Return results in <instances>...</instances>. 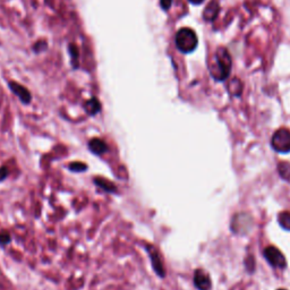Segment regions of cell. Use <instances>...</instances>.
Listing matches in <instances>:
<instances>
[{
  "label": "cell",
  "mask_w": 290,
  "mask_h": 290,
  "mask_svg": "<svg viewBox=\"0 0 290 290\" xmlns=\"http://www.w3.org/2000/svg\"><path fill=\"white\" fill-rule=\"evenodd\" d=\"M279 290H286V289H279Z\"/></svg>",
  "instance_id": "obj_20"
},
{
  "label": "cell",
  "mask_w": 290,
  "mask_h": 290,
  "mask_svg": "<svg viewBox=\"0 0 290 290\" xmlns=\"http://www.w3.org/2000/svg\"><path fill=\"white\" fill-rule=\"evenodd\" d=\"M278 171H279L280 177L286 180L290 179V163L280 162L278 165Z\"/></svg>",
  "instance_id": "obj_12"
},
{
  "label": "cell",
  "mask_w": 290,
  "mask_h": 290,
  "mask_svg": "<svg viewBox=\"0 0 290 290\" xmlns=\"http://www.w3.org/2000/svg\"><path fill=\"white\" fill-rule=\"evenodd\" d=\"M198 44L196 33H195L192 28L184 27L180 28L176 34V46L179 51L183 54H189L196 49Z\"/></svg>",
  "instance_id": "obj_2"
},
{
  "label": "cell",
  "mask_w": 290,
  "mask_h": 290,
  "mask_svg": "<svg viewBox=\"0 0 290 290\" xmlns=\"http://www.w3.org/2000/svg\"><path fill=\"white\" fill-rule=\"evenodd\" d=\"M11 242V235L8 234L7 231H2L0 232V245L5 246Z\"/></svg>",
  "instance_id": "obj_16"
},
{
  "label": "cell",
  "mask_w": 290,
  "mask_h": 290,
  "mask_svg": "<svg viewBox=\"0 0 290 290\" xmlns=\"http://www.w3.org/2000/svg\"><path fill=\"white\" fill-rule=\"evenodd\" d=\"M94 184H96L98 187L103 189V191L107 192V193H116L117 192L116 185L112 184L111 182H109V180H107V179L98 177V178L94 179Z\"/></svg>",
  "instance_id": "obj_9"
},
{
  "label": "cell",
  "mask_w": 290,
  "mask_h": 290,
  "mask_svg": "<svg viewBox=\"0 0 290 290\" xmlns=\"http://www.w3.org/2000/svg\"><path fill=\"white\" fill-rule=\"evenodd\" d=\"M188 2L193 5H199V4H202L204 0H188Z\"/></svg>",
  "instance_id": "obj_19"
},
{
  "label": "cell",
  "mask_w": 290,
  "mask_h": 290,
  "mask_svg": "<svg viewBox=\"0 0 290 290\" xmlns=\"http://www.w3.org/2000/svg\"><path fill=\"white\" fill-rule=\"evenodd\" d=\"M271 145L273 150L280 153H288L290 152V131L287 128H280L274 133L271 140Z\"/></svg>",
  "instance_id": "obj_3"
},
{
  "label": "cell",
  "mask_w": 290,
  "mask_h": 290,
  "mask_svg": "<svg viewBox=\"0 0 290 290\" xmlns=\"http://www.w3.org/2000/svg\"><path fill=\"white\" fill-rule=\"evenodd\" d=\"M219 14V5L217 2H212L204 12V18L206 21H213Z\"/></svg>",
  "instance_id": "obj_11"
},
{
  "label": "cell",
  "mask_w": 290,
  "mask_h": 290,
  "mask_svg": "<svg viewBox=\"0 0 290 290\" xmlns=\"http://www.w3.org/2000/svg\"><path fill=\"white\" fill-rule=\"evenodd\" d=\"M69 54H70V57H72V63H73L74 68L78 67V49H77V47H76L75 45H70L69 46Z\"/></svg>",
  "instance_id": "obj_14"
},
{
  "label": "cell",
  "mask_w": 290,
  "mask_h": 290,
  "mask_svg": "<svg viewBox=\"0 0 290 290\" xmlns=\"http://www.w3.org/2000/svg\"><path fill=\"white\" fill-rule=\"evenodd\" d=\"M68 169L74 173H83V171L88 170V165L83 162H72L68 165Z\"/></svg>",
  "instance_id": "obj_15"
},
{
  "label": "cell",
  "mask_w": 290,
  "mask_h": 290,
  "mask_svg": "<svg viewBox=\"0 0 290 290\" xmlns=\"http://www.w3.org/2000/svg\"><path fill=\"white\" fill-rule=\"evenodd\" d=\"M160 4H161V7L164 11H168V9L171 7V4H173V0H160Z\"/></svg>",
  "instance_id": "obj_18"
},
{
  "label": "cell",
  "mask_w": 290,
  "mask_h": 290,
  "mask_svg": "<svg viewBox=\"0 0 290 290\" xmlns=\"http://www.w3.org/2000/svg\"><path fill=\"white\" fill-rule=\"evenodd\" d=\"M278 221L283 229L290 230V213L289 212L280 213L278 217Z\"/></svg>",
  "instance_id": "obj_13"
},
{
  "label": "cell",
  "mask_w": 290,
  "mask_h": 290,
  "mask_svg": "<svg viewBox=\"0 0 290 290\" xmlns=\"http://www.w3.org/2000/svg\"><path fill=\"white\" fill-rule=\"evenodd\" d=\"M264 256L268 262L274 266V268L282 269L287 265L286 259H284L283 254L280 252L277 247L274 246H269L264 250Z\"/></svg>",
  "instance_id": "obj_4"
},
{
  "label": "cell",
  "mask_w": 290,
  "mask_h": 290,
  "mask_svg": "<svg viewBox=\"0 0 290 290\" xmlns=\"http://www.w3.org/2000/svg\"><path fill=\"white\" fill-rule=\"evenodd\" d=\"M89 149L94 154H102L108 150V145L106 144V142H103L100 139H92L89 142Z\"/></svg>",
  "instance_id": "obj_8"
},
{
  "label": "cell",
  "mask_w": 290,
  "mask_h": 290,
  "mask_svg": "<svg viewBox=\"0 0 290 290\" xmlns=\"http://www.w3.org/2000/svg\"><path fill=\"white\" fill-rule=\"evenodd\" d=\"M85 110L89 113L90 116H94L101 110V103H100L99 100L97 98L90 99L89 101L85 103Z\"/></svg>",
  "instance_id": "obj_10"
},
{
  "label": "cell",
  "mask_w": 290,
  "mask_h": 290,
  "mask_svg": "<svg viewBox=\"0 0 290 290\" xmlns=\"http://www.w3.org/2000/svg\"><path fill=\"white\" fill-rule=\"evenodd\" d=\"M9 88H11L13 93H15L16 96L20 98V100L23 103L27 104V103L31 102V99H32L31 93L28 92V90L23 87V85L18 84L16 82H11L9 83Z\"/></svg>",
  "instance_id": "obj_7"
},
{
  "label": "cell",
  "mask_w": 290,
  "mask_h": 290,
  "mask_svg": "<svg viewBox=\"0 0 290 290\" xmlns=\"http://www.w3.org/2000/svg\"><path fill=\"white\" fill-rule=\"evenodd\" d=\"M194 283L198 290H210L211 289V279L209 274L203 270H196L194 274Z\"/></svg>",
  "instance_id": "obj_6"
},
{
  "label": "cell",
  "mask_w": 290,
  "mask_h": 290,
  "mask_svg": "<svg viewBox=\"0 0 290 290\" xmlns=\"http://www.w3.org/2000/svg\"><path fill=\"white\" fill-rule=\"evenodd\" d=\"M147 251H149L150 253V259H151V264H152V268L155 271V273L159 275L161 278H164L165 277V271L163 268V263H162V260H161L160 255L156 250L154 248L153 246H147Z\"/></svg>",
  "instance_id": "obj_5"
},
{
  "label": "cell",
  "mask_w": 290,
  "mask_h": 290,
  "mask_svg": "<svg viewBox=\"0 0 290 290\" xmlns=\"http://www.w3.org/2000/svg\"><path fill=\"white\" fill-rule=\"evenodd\" d=\"M9 175V170L7 167H0V182L6 179Z\"/></svg>",
  "instance_id": "obj_17"
},
{
  "label": "cell",
  "mask_w": 290,
  "mask_h": 290,
  "mask_svg": "<svg viewBox=\"0 0 290 290\" xmlns=\"http://www.w3.org/2000/svg\"><path fill=\"white\" fill-rule=\"evenodd\" d=\"M231 69V58L225 48H219L210 64V70L217 80H225L229 76Z\"/></svg>",
  "instance_id": "obj_1"
}]
</instances>
